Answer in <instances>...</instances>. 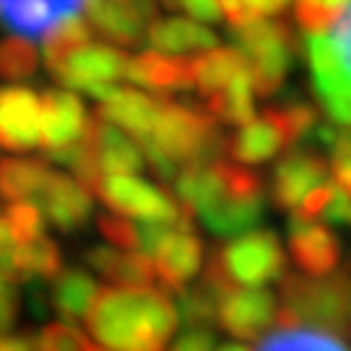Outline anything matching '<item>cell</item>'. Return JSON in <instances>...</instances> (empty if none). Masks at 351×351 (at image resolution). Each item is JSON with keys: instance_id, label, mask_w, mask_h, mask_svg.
I'll return each mask as SVG.
<instances>
[{"instance_id": "35", "label": "cell", "mask_w": 351, "mask_h": 351, "mask_svg": "<svg viewBox=\"0 0 351 351\" xmlns=\"http://www.w3.org/2000/svg\"><path fill=\"white\" fill-rule=\"evenodd\" d=\"M349 0H297L294 19L307 34H323L339 21Z\"/></svg>"}, {"instance_id": "40", "label": "cell", "mask_w": 351, "mask_h": 351, "mask_svg": "<svg viewBox=\"0 0 351 351\" xmlns=\"http://www.w3.org/2000/svg\"><path fill=\"white\" fill-rule=\"evenodd\" d=\"M97 226H99L101 237L110 239V245L120 247V250L136 252V224H130L123 216L101 213V216H97Z\"/></svg>"}, {"instance_id": "43", "label": "cell", "mask_w": 351, "mask_h": 351, "mask_svg": "<svg viewBox=\"0 0 351 351\" xmlns=\"http://www.w3.org/2000/svg\"><path fill=\"white\" fill-rule=\"evenodd\" d=\"M330 167L333 182L351 198V133H343L339 143L330 149Z\"/></svg>"}, {"instance_id": "24", "label": "cell", "mask_w": 351, "mask_h": 351, "mask_svg": "<svg viewBox=\"0 0 351 351\" xmlns=\"http://www.w3.org/2000/svg\"><path fill=\"white\" fill-rule=\"evenodd\" d=\"M86 263L107 278L112 287L143 289L156 281V268L149 255L120 250L114 245H94L86 250Z\"/></svg>"}, {"instance_id": "19", "label": "cell", "mask_w": 351, "mask_h": 351, "mask_svg": "<svg viewBox=\"0 0 351 351\" xmlns=\"http://www.w3.org/2000/svg\"><path fill=\"white\" fill-rule=\"evenodd\" d=\"M128 81L149 88L156 97H169L175 91H188V88H195V84H193V60L156 50L141 52L136 58H130Z\"/></svg>"}, {"instance_id": "49", "label": "cell", "mask_w": 351, "mask_h": 351, "mask_svg": "<svg viewBox=\"0 0 351 351\" xmlns=\"http://www.w3.org/2000/svg\"><path fill=\"white\" fill-rule=\"evenodd\" d=\"M86 351H104V349H101V346H94L91 341H86Z\"/></svg>"}, {"instance_id": "20", "label": "cell", "mask_w": 351, "mask_h": 351, "mask_svg": "<svg viewBox=\"0 0 351 351\" xmlns=\"http://www.w3.org/2000/svg\"><path fill=\"white\" fill-rule=\"evenodd\" d=\"M86 138L94 146L97 162H99L101 175H133L146 167L143 149L133 138H128L123 128L112 125L104 120L99 112L91 114L86 125Z\"/></svg>"}, {"instance_id": "4", "label": "cell", "mask_w": 351, "mask_h": 351, "mask_svg": "<svg viewBox=\"0 0 351 351\" xmlns=\"http://www.w3.org/2000/svg\"><path fill=\"white\" fill-rule=\"evenodd\" d=\"M284 276L287 255L278 234L271 229L247 232L213 247L203 268V278L224 291H232L234 287H263Z\"/></svg>"}, {"instance_id": "48", "label": "cell", "mask_w": 351, "mask_h": 351, "mask_svg": "<svg viewBox=\"0 0 351 351\" xmlns=\"http://www.w3.org/2000/svg\"><path fill=\"white\" fill-rule=\"evenodd\" d=\"M213 351H255V349H250V346H245V343L234 341V343H219Z\"/></svg>"}, {"instance_id": "42", "label": "cell", "mask_w": 351, "mask_h": 351, "mask_svg": "<svg viewBox=\"0 0 351 351\" xmlns=\"http://www.w3.org/2000/svg\"><path fill=\"white\" fill-rule=\"evenodd\" d=\"M19 250L21 242L16 239L11 224L5 216H0V276L16 281V271H19Z\"/></svg>"}, {"instance_id": "7", "label": "cell", "mask_w": 351, "mask_h": 351, "mask_svg": "<svg viewBox=\"0 0 351 351\" xmlns=\"http://www.w3.org/2000/svg\"><path fill=\"white\" fill-rule=\"evenodd\" d=\"M128 65L130 58L123 50L86 42L65 58V63L52 73V78L63 86L94 97L97 101H104L117 88L114 84L120 78H128Z\"/></svg>"}, {"instance_id": "38", "label": "cell", "mask_w": 351, "mask_h": 351, "mask_svg": "<svg viewBox=\"0 0 351 351\" xmlns=\"http://www.w3.org/2000/svg\"><path fill=\"white\" fill-rule=\"evenodd\" d=\"M224 19L232 24V29L250 26L255 21H263L274 13V0H219Z\"/></svg>"}, {"instance_id": "9", "label": "cell", "mask_w": 351, "mask_h": 351, "mask_svg": "<svg viewBox=\"0 0 351 351\" xmlns=\"http://www.w3.org/2000/svg\"><path fill=\"white\" fill-rule=\"evenodd\" d=\"M114 213L138 219H169L182 211V203L164 188H156L133 175H107L94 190Z\"/></svg>"}, {"instance_id": "28", "label": "cell", "mask_w": 351, "mask_h": 351, "mask_svg": "<svg viewBox=\"0 0 351 351\" xmlns=\"http://www.w3.org/2000/svg\"><path fill=\"white\" fill-rule=\"evenodd\" d=\"M97 294H99V287L84 268H63L52 278L50 304L65 320H78V317H86Z\"/></svg>"}, {"instance_id": "34", "label": "cell", "mask_w": 351, "mask_h": 351, "mask_svg": "<svg viewBox=\"0 0 351 351\" xmlns=\"http://www.w3.org/2000/svg\"><path fill=\"white\" fill-rule=\"evenodd\" d=\"M39 68V52L34 42L24 37H8L0 42V75L5 81L34 78Z\"/></svg>"}, {"instance_id": "31", "label": "cell", "mask_w": 351, "mask_h": 351, "mask_svg": "<svg viewBox=\"0 0 351 351\" xmlns=\"http://www.w3.org/2000/svg\"><path fill=\"white\" fill-rule=\"evenodd\" d=\"M63 271V252L50 237H37L21 245L16 281H52Z\"/></svg>"}, {"instance_id": "39", "label": "cell", "mask_w": 351, "mask_h": 351, "mask_svg": "<svg viewBox=\"0 0 351 351\" xmlns=\"http://www.w3.org/2000/svg\"><path fill=\"white\" fill-rule=\"evenodd\" d=\"M86 336L68 323H50L39 333V351H86Z\"/></svg>"}, {"instance_id": "17", "label": "cell", "mask_w": 351, "mask_h": 351, "mask_svg": "<svg viewBox=\"0 0 351 351\" xmlns=\"http://www.w3.org/2000/svg\"><path fill=\"white\" fill-rule=\"evenodd\" d=\"M37 201L45 208L47 219L65 234L84 229L94 211L91 190L81 185L75 177H65L60 172H52Z\"/></svg>"}, {"instance_id": "46", "label": "cell", "mask_w": 351, "mask_h": 351, "mask_svg": "<svg viewBox=\"0 0 351 351\" xmlns=\"http://www.w3.org/2000/svg\"><path fill=\"white\" fill-rule=\"evenodd\" d=\"M216 336L211 328H188L169 351H213Z\"/></svg>"}, {"instance_id": "23", "label": "cell", "mask_w": 351, "mask_h": 351, "mask_svg": "<svg viewBox=\"0 0 351 351\" xmlns=\"http://www.w3.org/2000/svg\"><path fill=\"white\" fill-rule=\"evenodd\" d=\"M156 278L169 291H182L203 271V242L193 232H180L154 255Z\"/></svg>"}, {"instance_id": "5", "label": "cell", "mask_w": 351, "mask_h": 351, "mask_svg": "<svg viewBox=\"0 0 351 351\" xmlns=\"http://www.w3.org/2000/svg\"><path fill=\"white\" fill-rule=\"evenodd\" d=\"M232 39L237 50L247 58L255 84V94L271 97L276 94L287 73L302 52L297 34L287 19H263L250 26L232 29Z\"/></svg>"}, {"instance_id": "50", "label": "cell", "mask_w": 351, "mask_h": 351, "mask_svg": "<svg viewBox=\"0 0 351 351\" xmlns=\"http://www.w3.org/2000/svg\"><path fill=\"white\" fill-rule=\"evenodd\" d=\"M349 224H351V213H349Z\"/></svg>"}, {"instance_id": "21", "label": "cell", "mask_w": 351, "mask_h": 351, "mask_svg": "<svg viewBox=\"0 0 351 351\" xmlns=\"http://www.w3.org/2000/svg\"><path fill=\"white\" fill-rule=\"evenodd\" d=\"M164 99H169V97H156V94H146V91H136V88H114L107 99L99 101L97 112L104 120H110L112 125L136 136L138 143H143L154 133Z\"/></svg>"}, {"instance_id": "29", "label": "cell", "mask_w": 351, "mask_h": 351, "mask_svg": "<svg viewBox=\"0 0 351 351\" xmlns=\"http://www.w3.org/2000/svg\"><path fill=\"white\" fill-rule=\"evenodd\" d=\"M206 110L224 125H247L255 117V84H252L250 68L221 88L219 94H213L211 99H206Z\"/></svg>"}, {"instance_id": "45", "label": "cell", "mask_w": 351, "mask_h": 351, "mask_svg": "<svg viewBox=\"0 0 351 351\" xmlns=\"http://www.w3.org/2000/svg\"><path fill=\"white\" fill-rule=\"evenodd\" d=\"M333 190H336V182H323L320 188H315L313 193H310V195L302 201V206L294 213L307 216V219H323V213H326L328 203H330Z\"/></svg>"}, {"instance_id": "25", "label": "cell", "mask_w": 351, "mask_h": 351, "mask_svg": "<svg viewBox=\"0 0 351 351\" xmlns=\"http://www.w3.org/2000/svg\"><path fill=\"white\" fill-rule=\"evenodd\" d=\"M146 42L156 52L167 55H185V52H206L219 47V37L211 29L182 16L154 19L146 32Z\"/></svg>"}, {"instance_id": "33", "label": "cell", "mask_w": 351, "mask_h": 351, "mask_svg": "<svg viewBox=\"0 0 351 351\" xmlns=\"http://www.w3.org/2000/svg\"><path fill=\"white\" fill-rule=\"evenodd\" d=\"M91 32L94 29L88 26V21L75 19V16L58 26L55 32H50L47 39H45V65H47V71L55 73L65 63V58L71 52L78 50L81 45H86L88 39H91Z\"/></svg>"}, {"instance_id": "12", "label": "cell", "mask_w": 351, "mask_h": 351, "mask_svg": "<svg viewBox=\"0 0 351 351\" xmlns=\"http://www.w3.org/2000/svg\"><path fill=\"white\" fill-rule=\"evenodd\" d=\"M328 162L313 149L291 151L281 156L274 169L271 198L278 211H297L302 201L326 182Z\"/></svg>"}, {"instance_id": "14", "label": "cell", "mask_w": 351, "mask_h": 351, "mask_svg": "<svg viewBox=\"0 0 351 351\" xmlns=\"http://www.w3.org/2000/svg\"><path fill=\"white\" fill-rule=\"evenodd\" d=\"M42 138V104L26 86L0 91V149L32 151Z\"/></svg>"}, {"instance_id": "15", "label": "cell", "mask_w": 351, "mask_h": 351, "mask_svg": "<svg viewBox=\"0 0 351 351\" xmlns=\"http://www.w3.org/2000/svg\"><path fill=\"white\" fill-rule=\"evenodd\" d=\"M86 8V0H0V24L21 37H47Z\"/></svg>"}, {"instance_id": "26", "label": "cell", "mask_w": 351, "mask_h": 351, "mask_svg": "<svg viewBox=\"0 0 351 351\" xmlns=\"http://www.w3.org/2000/svg\"><path fill=\"white\" fill-rule=\"evenodd\" d=\"M190 60H193V84L203 99H211L213 94L229 86L242 71L250 68L247 58L237 47H213Z\"/></svg>"}, {"instance_id": "3", "label": "cell", "mask_w": 351, "mask_h": 351, "mask_svg": "<svg viewBox=\"0 0 351 351\" xmlns=\"http://www.w3.org/2000/svg\"><path fill=\"white\" fill-rule=\"evenodd\" d=\"M138 146L143 154H159L177 167L216 162L226 154V138L219 130V120L206 107L175 99H164L151 138Z\"/></svg>"}, {"instance_id": "6", "label": "cell", "mask_w": 351, "mask_h": 351, "mask_svg": "<svg viewBox=\"0 0 351 351\" xmlns=\"http://www.w3.org/2000/svg\"><path fill=\"white\" fill-rule=\"evenodd\" d=\"M304 58L320 104L351 91V0L330 32L307 34Z\"/></svg>"}, {"instance_id": "16", "label": "cell", "mask_w": 351, "mask_h": 351, "mask_svg": "<svg viewBox=\"0 0 351 351\" xmlns=\"http://www.w3.org/2000/svg\"><path fill=\"white\" fill-rule=\"evenodd\" d=\"M42 146L47 151H63L84 138L86 130V110L84 101L73 91L47 88L42 97Z\"/></svg>"}, {"instance_id": "41", "label": "cell", "mask_w": 351, "mask_h": 351, "mask_svg": "<svg viewBox=\"0 0 351 351\" xmlns=\"http://www.w3.org/2000/svg\"><path fill=\"white\" fill-rule=\"evenodd\" d=\"M164 8L169 11H180L195 19L198 24L206 21V24H219L224 19V11H221V3L219 0H159Z\"/></svg>"}, {"instance_id": "11", "label": "cell", "mask_w": 351, "mask_h": 351, "mask_svg": "<svg viewBox=\"0 0 351 351\" xmlns=\"http://www.w3.org/2000/svg\"><path fill=\"white\" fill-rule=\"evenodd\" d=\"M219 326L234 339H263L271 328L278 326L276 297L265 289H232L219 307Z\"/></svg>"}, {"instance_id": "8", "label": "cell", "mask_w": 351, "mask_h": 351, "mask_svg": "<svg viewBox=\"0 0 351 351\" xmlns=\"http://www.w3.org/2000/svg\"><path fill=\"white\" fill-rule=\"evenodd\" d=\"M159 0H86V21L94 34L120 47L146 42Z\"/></svg>"}, {"instance_id": "18", "label": "cell", "mask_w": 351, "mask_h": 351, "mask_svg": "<svg viewBox=\"0 0 351 351\" xmlns=\"http://www.w3.org/2000/svg\"><path fill=\"white\" fill-rule=\"evenodd\" d=\"M265 216V190H229L224 198L201 211L203 226L216 237L247 234Z\"/></svg>"}, {"instance_id": "22", "label": "cell", "mask_w": 351, "mask_h": 351, "mask_svg": "<svg viewBox=\"0 0 351 351\" xmlns=\"http://www.w3.org/2000/svg\"><path fill=\"white\" fill-rule=\"evenodd\" d=\"M172 188L177 201L188 206L190 211L201 213L232 190V162L216 159V162L188 164L180 169Z\"/></svg>"}, {"instance_id": "37", "label": "cell", "mask_w": 351, "mask_h": 351, "mask_svg": "<svg viewBox=\"0 0 351 351\" xmlns=\"http://www.w3.org/2000/svg\"><path fill=\"white\" fill-rule=\"evenodd\" d=\"M281 112H284L289 128H291L294 141L310 138V136L315 133V128L323 123L320 110H317L315 104H310V101L297 99V97H291L289 101H284V104H281Z\"/></svg>"}, {"instance_id": "13", "label": "cell", "mask_w": 351, "mask_h": 351, "mask_svg": "<svg viewBox=\"0 0 351 351\" xmlns=\"http://www.w3.org/2000/svg\"><path fill=\"white\" fill-rule=\"evenodd\" d=\"M287 232L291 258L307 276H330L339 268L341 242L328 226L300 213H291Z\"/></svg>"}, {"instance_id": "2", "label": "cell", "mask_w": 351, "mask_h": 351, "mask_svg": "<svg viewBox=\"0 0 351 351\" xmlns=\"http://www.w3.org/2000/svg\"><path fill=\"white\" fill-rule=\"evenodd\" d=\"M278 326L315 328L339 339H351V276H297L278 281Z\"/></svg>"}, {"instance_id": "10", "label": "cell", "mask_w": 351, "mask_h": 351, "mask_svg": "<svg viewBox=\"0 0 351 351\" xmlns=\"http://www.w3.org/2000/svg\"><path fill=\"white\" fill-rule=\"evenodd\" d=\"M291 143L297 141L291 136L281 107H268L261 112V117H252L247 125H242L234 136L226 138V154L232 156V162L247 167L274 159Z\"/></svg>"}, {"instance_id": "27", "label": "cell", "mask_w": 351, "mask_h": 351, "mask_svg": "<svg viewBox=\"0 0 351 351\" xmlns=\"http://www.w3.org/2000/svg\"><path fill=\"white\" fill-rule=\"evenodd\" d=\"M50 175L45 159H0V198L8 203L37 201Z\"/></svg>"}, {"instance_id": "47", "label": "cell", "mask_w": 351, "mask_h": 351, "mask_svg": "<svg viewBox=\"0 0 351 351\" xmlns=\"http://www.w3.org/2000/svg\"><path fill=\"white\" fill-rule=\"evenodd\" d=\"M0 351H39V336H34L32 330H21L0 339Z\"/></svg>"}, {"instance_id": "32", "label": "cell", "mask_w": 351, "mask_h": 351, "mask_svg": "<svg viewBox=\"0 0 351 351\" xmlns=\"http://www.w3.org/2000/svg\"><path fill=\"white\" fill-rule=\"evenodd\" d=\"M255 351H351L343 341L326 330L315 328H284L265 336L261 349Z\"/></svg>"}, {"instance_id": "1", "label": "cell", "mask_w": 351, "mask_h": 351, "mask_svg": "<svg viewBox=\"0 0 351 351\" xmlns=\"http://www.w3.org/2000/svg\"><path fill=\"white\" fill-rule=\"evenodd\" d=\"M177 304L159 289H99L86 328L107 351H162L177 330Z\"/></svg>"}, {"instance_id": "44", "label": "cell", "mask_w": 351, "mask_h": 351, "mask_svg": "<svg viewBox=\"0 0 351 351\" xmlns=\"http://www.w3.org/2000/svg\"><path fill=\"white\" fill-rule=\"evenodd\" d=\"M19 317V289L16 281L0 276V339L5 330H11V326Z\"/></svg>"}, {"instance_id": "36", "label": "cell", "mask_w": 351, "mask_h": 351, "mask_svg": "<svg viewBox=\"0 0 351 351\" xmlns=\"http://www.w3.org/2000/svg\"><path fill=\"white\" fill-rule=\"evenodd\" d=\"M5 219H8L13 234H16V239H19L21 245H26V242H32V239L42 237L45 219H42L39 206H34L32 201L11 203V206L5 208Z\"/></svg>"}, {"instance_id": "30", "label": "cell", "mask_w": 351, "mask_h": 351, "mask_svg": "<svg viewBox=\"0 0 351 351\" xmlns=\"http://www.w3.org/2000/svg\"><path fill=\"white\" fill-rule=\"evenodd\" d=\"M224 297V289L201 278L198 287L177 291V315L188 328H211L213 323H219V307Z\"/></svg>"}]
</instances>
